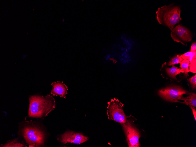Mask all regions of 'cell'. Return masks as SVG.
Returning a JSON list of instances; mask_svg holds the SVG:
<instances>
[{
	"label": "cell",
	"instance_id": "cell-1",
	"mask_svg": "<svg viewBox=\"0 0 196 147\" xmlns=\"http://www.w3.org/2000/svg\"><path fill=\"white\" fill-rule=\"evenodd\" d=\"M28 116L30 117L41 118L47 116L55 107L54 98L50 95L44 97L35 95L29 97Z\"/></svg>",
	"mask_w": 196,
	"mask_h": 147
},
{
	"label": "cell",
	"instance_id": "cell-2",
	"mask_svg": "<svg viewBox=\"0 0 196 147\" xmlns=\"http://www.w3.org/2000/svg\"><path fill=\"white\" fill-rule=\"evenodd\" d=\"M181 9L180 6L172 3L158 8L156 12V18L158 22L167 26L171 31L181 20Z\"/></svg>",
	"mask_w": 196,
	"mask_h": 147
},
{
	"label": "cell",
	"instance_id": "cell-3",
	"mask_svg": "<svg viewBox=\"0 0 196 147\" xmlns=\"http://www.w3.org/2000/svg\"><path fill=\"white\" fill-rule=\"evenodd\" d=\"M23 126L19 129V133L23 137L28 144H34L36 147H41L44 144L45 134L39 126L29 121L23 122Z\"/></svg>",
	"mask_w": 196,
	"mask_h": 147
},
{
	"label": "cell",
	"instance_id": "cell-4",
	"mask_svg": "<svg viewBox=\"0 0 196 147\" xmlns=\"http://www.w3.org/2000/svg\"><path fill=\"white\" fill-rule=\"evenodd\" d=\"M123 104L118 99L114 98L108 103L107 114L108 119L121 124L125 123L126 116L123 109Z\"/></svg>",
	"mask_w": 196,
	"mask_h": 147
},
{
	"label": "cell",
	"instance_id": "cell-5",
	"mask_svg": "<svg viewBox=\"0 0 196 147\" xmlns=\"http://www.w3.org/2000/svg\"><path fill=\"white\" fill-rule=\"evenodd\" d=\"M159 95L166 101L171 102H179L183 94L187 92L179 86H172L167 87L158 91Z\"/></svg>",
	"mask_w": 196,
	"mask_h": 147
},
{
	"label": "cell",
	"instance_id": "cell-6",
	"mask_svg": "<svg viewBox=\"0 0 196 147\" xmlns=\"http://www.w3.org/2000/svg\"><path fill=\"white\" fill-rule=\"evenodd\" d=\"M129 147H139L141 135L138 130L129 120L121 124Z\"/></svg>",
	"mask_w": 196,
	"mask_h": 147
},
{
	"label": "cell",
	"instance_id": "cell-7",
	"mask_svg": "<svg viewBox=\"0 0 196 147\" xmlns=\"http://www.w3.org/2000/svg\"><path fill=\"white\" fill-rule=\"evenodd\" d=\"M171 36L172 39L177 42L185 45V43L192 40V34L190 31L185 27L179 24L171 31Z\"/></svg>",
	"mask_w": 196,
	"mask_h": 147
},
{
	"label": "cell",
	"instance_id": "cell-8",
	"mask_svg": "<svg viewBox=\"0 0 196 147\" xmlns=\"http://www.w3.org/2000/svg\"><path fill=\"white\" fill-rule=\"evenodd\" d=\"M89 138L80 133L72 131H67L59 135L57 139L61 143L66 144L70 143L80 144L87 141Z\"/></svg>",
	"mask_w": 196,
	"mask_h": 147
},
{
	"label": "cell",
	"instance_id": "cell-9",
	"mask_svg": "<svg viewBox=\"0 0 196 147\" xmlns=\"http://www.w3.org/2000/svg\"><path fill=\"white\" fill-rule=\"evenodd\" d=\"M52 89L50 93L54 96H59L60 97L66 99V95L67 93V87L63 82L58 81L52 82L51 84Z\"/></svg>",
	"mask_w": 196,
	"mask_h": 147
},
{
	"label": "cell",
	"instance_id": "cell-10",
	"mask_svg": "<svg viewBox=\"0 0 196 147\" xmlns=\"http://www.w3.org/2000/svg\"><path fill=\"white\" fill-rule=\"evenodd\" d=\"M189 96L186 97H183L181 100L184 101L182 103L194 107H196V94L195 93H189Z\"/></svg>",
	"mask_w": 196,
	"mask_h": 147
},
{
	"label": "cell",
	"instance_id": "cell-11",
	"mask_svg": "<svg viewBox=\"0 0 196 147\" xmlns=\"http://www.w3.org/2000/svg\"><path fill=\"white\" fill-rule=\"evenodd\" d=\"M166 72L167 74L173 79L176 80V76L180 73H183V71L180 68H178L174 65H173L171 68L167 67L166 68Z\"/></svg>",
	"mask_w": 196,
	"mask_h": 147
},
{
	"label": "cell",
	"instance_id": "cell-12",
	"mask_svg": "<svg viewBox=\"0 0 196 147\" xmlns=\"http://www.w3.org/2000/svg\"><path fill=\"white\" fill-rule=\"evenodd\" d=\"M0 147H27L23 144L19 142L18 138L14 139L11 141L8 142L4 144H1Z\"/></svg>",
	"mask_w": 196,
	"mask_h": 147
},
{
	"label": "cell",
	"instance_id": "cell-13",
	"mask_svg": "<svg viewBox=\"0 0 196 147\" xmlns=\"http://www.w3.org/2000/svg\"><path fill=\"white\" fill-rule=\"evenodd\" d=\"M180 67L183 71L185 76L187 77L189 76L188 72L189 71V67L190 62L189 60L184 59L180 63Z\"/></svg>",
	"mask_w": 196,
	"mask_h": 147
},
{
	"label": "cell",
	"instance_id": "cell-14",
	"mask_svg": "<svg viewBox=\"0 0 196 147\" xmlns=\"http://www.w3.org/2000/svg\"><path fill=\"white\" fill-rule=\"evenodd\" d=\"M183 60L181 55H178L172 58L168 64V66L174 65L180 63Z\"/></svg>",
	"mask_w": 196,
	"mask_h": 147
},
{
	"label": "cell",
	"instance_id": "cell-15",
	"mask_svg": "<svg viewBox=\"0 0 196 147\" xmlns=\"http://www.w3.org/2000/svg\"><path fill=\"white\" fill-rule=\"evenodd\" d=\"M189 72L195 73L196 72V58L193 59L190 62Z\"/></svg>",
	"mask_w": 196,
	"mask_h": 147
},
{
	"label": "cell",
	"instance_id": "cell-16",
	"mask_svg": "<svg viewBox=\"0 0 196 147\" xmlns=\"http://www.w3.org/2000/svg\"><path fill=\"white\" fill-rule=\"evenodd\" d=\"M188 80L191 84L192 89H195L196 88V75L191 77Z\"/></svg>",
	"mask_w": 196,
	"mask_h": 147
},
{
	"label": "cell",
	"instance_id": "cell-17",
	"mask_svg": "<svg viewBox=\"0 0 196 147\" xmlns=\"http://www.w3.org/2000/svg\"><path fill=\"white\" fill-rule=\"evenodd\" d=\"M194 52L190 51H188L181 55V57L183 60L184 59L188 60L190 57L193 54Z\"/></svg>",
	"mask_w": 196,
	"mask_h": 147
},
{
	"label": "cell",
	"instance_id": "cell-18",
	"mask_svg": "<svg viewBox=\"0 0 196 147\" xmlns=\"http://www.w3.org/2000/svg\"><path fill=\"white\" fill-rule=\"evenodd\" d=\"M190 51L194 52L196 51V42H193L191 45Z\"/></svg>",
	"mask_w": 196,
	"mask_h": 147
},
{
	"label": "cell",
	"instance_id": "cell-19",
	"mask_svg": "<svg viewBox=\"0 0 196 147\" xmlns=\"http://www.w3.org/2000/svg\"><path fill=\"white\" fill-rule=\"evenodd\" d=\"M190 107L191 110H192L193 112V114L195 119V120H196V111L195 109L194 108V107H192L191 106H189Z\"/></svg>",
	"mask_w": 196,
	"mask_h": 147
},
{
	"label": "cell",
	"instance_id": "cell-20",
	"mask_svg": "<svg viewBox=\"0 0 196 147\" xmlns=\"http://www.w3.org/2000/svg\"><path fill=\"white\" fill-rule=\"evenodd\" d=\"M62 22H64L65 21V20L64 18H63L62 19Z\"/></svg>",
	"mask_w": 196,
	"mask_h": 147
}]
</instances>
